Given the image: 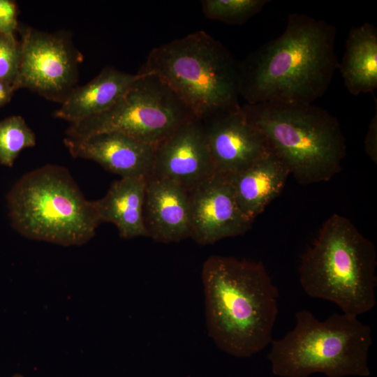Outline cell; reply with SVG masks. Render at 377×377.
<instances>
[{"mask_svg":"<svg viewBox=\"0 0 377 377\" xmlns=\"http://www.w3.org/2000/svg\"><path fill=\"white\" fill-rule=\"evenodd\" d=\"M335 26L289 14L283 32L239 61V93L246 104H310L322 97L338 70Z\"/></svg>","mask_w":377,"mask_h":377,"instance_id":"cell-1","label":"cell"},{"mask_svg":"<svg viewBox=\"0 0 377 377\" xmlns=\"http://www.w3.org/2000/svg\"><path fill=\"white\" fill-rule=\"evenodd\" d=\"M202 281L207 332L218 348L249 357L271 343L279 291L262 263L211 256Z\"/></svg>","mask_w":377,"mask_h":377,"instance_id":"cell-2","label":"cell"},{"mask_svg":"<svg viewBox=\"0 0 377 377\" xmlns=\"http://www.w3.org/2000/svg\"><path fill=\"white\" fill-rule=\"evenodd\" d=\"M376 266L374 244L350 219L334 214L302 253L299 280L309 296L357 317L376 305Z\"/></svg>","mask_w":377,"mask_h":377,"instance_id":"cell-3","label":"cell"},{"mask_svg":"<svg viewBox=\"0 0 377 377\" xmlns=\"http://www.w3.org/2000/svg\"><path fill=\"white\" fill-rule=\"evenodd\" d=\"M137 73L158 77L201 121L242 106L239 61L204 31L154 47Z\"/></svg>","mask_w":377,"mask_h":377,"instance_id":"cell-4","label":"cell"},{"mask_svg":"<svg viewBox=\"0 0 377 377\" xmlns=\"http://www.w3.org/2000/svg\"><path fill=\"white\" fill-rule=\"evenodd\" d=\"M242 109L299 183L327 182L341 170L345 138L326 110L313 103H245Z\"/></svg>","mask_w":377,"mask_h":377,"instance_id":"cell-5","label":"cell"},{"mask_svg":"<svg viewBox=\"0 0 377 377\" xmlns=\"http://www.w3.org/2000/svg\"><path fill=\"white\" fill-rule=\"evenodd\" d=\"M8 216L22 236L62 246H80L101 224L94 201L87 200L64 167L45 165L28 172L7 195Z\"/></svg>","mask_w":377,"mask_h":377,"instance_id":"cell-6","label":"cell"},{"mask_svg":"<svg viewBox=\"0 0 377 377\" xmlns=\"http://www.w3.org/2000/svg\"><path fill=\"white\" fill-rule=\"evenodd\" d=\"M270 344L267 359L273 374L279 377L371 374V328L357 316L334 313L320 320L309 310H300L294 327Z\"/></svg>","mask_w":377,"mask_h":377,"instance_id":"cell-7","label":"cell"},{"mask_svg":"<svg viewBox=\"0 0 377 377\" xmlns=\"http://www.w3.org/2000/svg\"><path fill=\"white\" fill-rule=\"evenodd\" d=\"M126 94L108 111L69 124L66 135L80 138L116 132L156 147L180 125L195 118L158 77L140 75Z\"/></svg>","mask_w":377,"mask_h":377,"instance_id":"cell-8","label":"cell"},{"mask_svg":"<svg viewBox=\"0 0 377 377\" xmlns=\"http://www.w3.org/2000/svg\"><path fill=\"white\" fill-rule=\"evenodd\" d=\"M21 57L16 89L26 88L61 103L76 87L82 54L66 32L20 29Z\"/></svg>","mask_w":377,"mask_h":377,"instance_id":"cell-9","label":"cell"},{"mask_svg":"<svg viewBox=\"0 0 377 377\" xmlns=\"http://www.w3.org/2000/svg\"><path fill=\"white\" fill-rule=\"evenodd\" d=\"M191 237L201 245L244 235L252 222L240 210L228 177L214 173L189 190Z\"/></svg>","mask_w":377,"mask_h":377,"instance_id":"cell-10","label":"cell"},{"mask_svg":"<svg viewBox=\"0 0 377 377\" xmlns=\"http://www.w3.org/2000/svg\"><path fill=\"white\" fill-rule=\"evenodd\" d=\"M216 173L230 177L270 152L268 144L240 108L202 121Z\"/></svg>","mask_w":377,"mask_h":377,"instance_id":"cell-11","label":"cell"},{"mask_svg":"<svg viewBox=\"0 0 377 377\" xmlns=\"http://www.w3.org/2000/svg\"><path fill=\"white\" fill-rule=\"evenodd\" d=\"M215 173L203 123L193 118L156 147L152 175L191 190Z\"/></svg>","mask_w":377,"mask_h":377,"instance_id":"cell-12","label":"cell"},{"mask_svg":"<svg viewBox=\"0 0 377 377\" xmlns=\"http://www.w3.org/2000/svg\"><path fill=\"white\" fill-rule=\"evenodd\" d=\"M74 158L93 161L121 178L147 179L152 175L156 147L126 135L104 132L64 140Z\"/></svg>","mask_w":377,"mask_h":377,"instance_id":"cell-13","label":"cell"},{"mask_svg":"<svg viewBox=\"0 0 377 377\" xmlns=\"http://www.w3.org/2000/svg\"><path fill=\"white\" fill-rule=\"evenodd\" d=\"M144 221L148 236L162 243L191 237L189 190L151 175L146 179Z\"/></svg>","mask_w":377,"mask_h":377,"instance_id":"cell-14","label":"cell"},{"mask_svg":"<svg viewBox=\"0 0 377 377\" xmlns=\"http://www.w3.org/2000/svg\"><path fill=\"white\" fill-rule=\"evenodd\" d=\"M289 171L271 151L228 177L237 205L252 223L282 191Z\"/></svg>","mask_w":377,"mask_h":377,"instance_id":"cell-15","label":"cell"},{"mask_svg":"<svg viewBox=\"0 0 377 377\" xmlns=\"http://www.w3.org/2000/svg\"><path fill=\"white\" fill-rule=\"evenodd\" d=\"M137 77V73L106 66L86 84L75 87L54 116L73 124L103 113L116 104Z\"/></svg>","mask_w":377,"mask_h":377,"instance_id":"cell-16","label":"cell"},{"mask_svg":"<svg viewBox=\"0 0 377 377\" xmlns=\"http://www.w3.org/2000/svg\"><path fill=\"white\" fill-rule=\"evenodd\" d=\"M146 179L121 178L104 197L94 201L101 223L114 224L123 239L149 237L144 221Z\"/></svg>","mask_w":377,"mask_h":377,"instance_id":"cell-17","label":"cell"},{"mask_svg":"<svg viewBox=\"0 0 377 377\" xmlns=\"http://www.w3.org/2000/svg\"><path fill=\"white\" fill-rule=\"evenodd\" d=\"M338 69L353 96L377 88V29L374 24L365 22L350 29Z\"/></svg>","mask_w":377,"mask_h":377,"instance_id":"cell-18","label":"cell"},{"mask_svg":"<svg viewBox=\"0 0 377 377\" xmlns=\"http://www.w3.org/2000/svg\"><path fill=\"white\" fill-rule=\"evenodd\" d=\"M36 135L20 115L0 121V163L12 167L20 153L36 145Z\"/></svg>","mask_w":377,"mask_h":377,"instance_id":"cell-19","label":"cell"},{"mask_svg":"<svg viewBox=\"0 0 377 377\" xmlns=\"http://www.w3.org/2000/svg\"><path fill=\"white\" fill-rule=\"evenodd\" d=\"M267 0H202L205 17L229 24H242L260 13Z\"/></svg>","mask_w":377,"mask_h":377,"instance_id":"cell-20","label":"cell"},{"mask_svg":"<svg viewBox=\"0 0 377 377\" xmlns=\"http://www.w3.org/2000/svg\"><path fill=\"white\" fill-rule=\"evenodd\" d=\"M21 57L20 42L14 34L0 33V80L13 85L15 90Z\"/></svg>","mask_w":377,"mask_h":377,"instance_id":"cell-21","label":"cell"},{"mask_svg":"<svg viewBox=\"0 0 377 377\" xmlns=\"http://www.w3.org/2000/svg\"><path fill=\"white\" fill-rule=\"evenodd\" d=\"M17 29L16 3L10 0H0V33L14 34Z\"/></svg>","mask_w":377,"mask_h":377,"instance_id":"cell-22","label":"cell"},{"mask_svg":"<svg viewBox=\"0 0 377 377\" xmlns=\"http://www.w3.org/2000/svg\"><path fill=\"white\" fill-rule=\"evenodd\" d=\"M364 148L370 158L375 163L377 160V113L371 119L364 140Z\"/></svg>","mask_w":377,"mask_h":377,"instance_id":"cell-23","label":"cell"},{"mask_svg":"<svg viewBox=\"0 0 377 377\" xmlns=\"http://www.w3.org/2000/svg\"><path fill=\"white\" fill-rule=\"evenodd\" d=\"M15 91V89L13 85L0 80V107L10 101Z\"/></svg>","mask_w":377,"mask_h":377,"instance_id":"cell-24","label":"cell"},{"mask_svg":"<svg viewBox=\"0 0 377 377\" xmlns=\"http://www.w3.org/2000/svg\"><path fill=\"white\" fill-rule=\"evenodd\" d=\"M13 377H24V376L20 375V374H15V375L13 376Z\"/></svg>","mask_w":377,"mask_h":377,"instance_id":"cell-25","label":"cell"}]
</instances>
